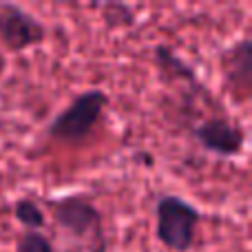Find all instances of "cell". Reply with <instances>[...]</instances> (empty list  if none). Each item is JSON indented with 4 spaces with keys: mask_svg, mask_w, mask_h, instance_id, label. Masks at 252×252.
I'll list each match as a JSON object with an SVG mask.
<instances>
[{
    "mask_svg": "<svg viewBox=\"0 0 252 252\" xmlns=\"http://www.w3.org/2000/svg\"><path fill=\"white\" fill-rule=\"evenodd\" d=\"M49 208L64 237L66 252H109L104 217L89 195L71 192L60 199H49Z\"/></svg>",
    "mask_w": 252,
    "mask_h": 252,
    "instance_id": "1",
    "label": "cell"
},
{
    "mask_svg": "<svg viewBox=\"0 0 252 252\" xmlns=\"http://www.w3.org/2000/svg\"><path fill=\"white\" fill-rule=\"evenodd\" d=\"M201 223V213L197 206L179 195L157 197L155 204V232L157 239L170 252H188L197 241V228Z\"/></svg>",
    "mask_w": 252,
    "mask_h": 252,
    "instance_id": "2",
    "label": "cell"
},
{
    "mask_svg": "<svg viewBox=\"0 0 252 252\" xmlns=\"http://www.w3.org/2000/svg\"><path fill=\"white\" fill-rule=\"evenodd\" d=\"M47 27L18 4H0V42L7 51L20 53L44 42Z\"/></svg>",
    "mask_w": 252,
    "mask_h": 252,
    "instance_id": "5",
    "label": "cell"
},
{
    "mask_svg": "<svg viewBox=\"0 0 252 252\" xmlns=\"http://www.w3.org/2000/svg\"><path fill=\"white\" fill-rule=\"evenodd\" d=\"M13 219L25 230H42L44 228V210L40 204L29 197H20L13 201Z\"/></svg>",
    "mask_w": 252,
    "mask_h": 252,
    "instance_id": "7",
    "label": "cell"
},
{
    "mask_svg": "<svg viewBox=\"0 0 252 252\" xmlns=\"http://www.w3.org/2000/svg\"><path fill=\"white\" fill-rule=\"evenodd\" d=\"M106 104H109V95L102 89H89L80 93L69 102L64 111H60L49 122L47 137L62 144L84 142L100 124Z\"/></svg>",
    "mask_w": 252,
    "mask_h": 252,
    "instance_id": "3",
    "label": "cell"
},
{
    "mask_svg": "<svg viewBox=\"0 0 252 252\" xmlns=\"http://www.w3.org/2000/svg\"><path fill=\"white\" fill-rule=\"evenodd\" d=\"M13 252H56L53 239L42 230H25Z\"/></svg>",
    "mask_w": 252,
    "mask_h": 252,
    "instance_id": "8",
    "label": "cell"
},
{
    "mask_svg": "<svg viewBox=\"0 0 252 252\" xmlns=\"http://www.w3.org/2000/svg\"><path fill=\"white\" fill-rule=\"evenodd\" d=\"M221 71L228 87L232 91H239L246 100L252 84V47L248 35L241 38L239 42L230 44L221 53Z\"/></svg>",
    "mask_w": 252,
    "mask_h": 252,
    "instance_id": "6",
    "label": "cell"
},
{
    "mask_svg": "<svg viewBox=\"0 0 252 252\" xmlns=\"http://www.w3.org/2000/svg\"><path fill=\"white\" fill-rule=\"evenodd\" d=\"M192 137L208 155L235 159L244 155L248 135L237 120H230L228 115H213V118H204L192 128Z\"/></svg>",
    "mask_w": 252,
    "mask_h": 252,
    "instance_id": "4",
    "label": "cell"
}]
</instances>
